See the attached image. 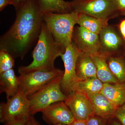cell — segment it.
<instances>
[{
  "label": "cell",
  "mask_w": 125,
  "mask_h": 125,
  "mask_svg": "<svg viewBox=\"0 0 125 125\" xmlns=\"http://www.w3.org/2000/svg\"><path fill=\"white\" fill-rule=\"evenodd\" d=\"M42 118L52 125H71L74 120L73 116L64 102L55 103L42 112Z\"/></svg>",
  "instance_id": "8fae6325"
},
{
  "label": "cell",
  "mask_w": 125,
  "mask_h": 125,
  "mask_svg": "<svg viewBox=\"0 0 125 125\" xmlns=\"http://www.w3.org/2000/svg\"><path fill=\"white\" fill-rule=\"evenodd\" d=\"M66 48L56 42L44 22L42 24L37 42L32 52L33 61L25 66L18 68L20 74L37 70H52L55 69V60L65 51Z\"/></svg>",
  "instance_id": "7a4b0ae2"
},
{
  "label": "cell",
  "mask_w": 125,
  "mask_h": 125,
  "mask_svg": "<svg viewBox=\"0 0 125 125\" xmlns=\"http://www.w3.org/2000/svg\"><path fill=\"white\" fill-rule=\"evenodd\" d=\"M16 12L29 0H11Z\"/></svg>",
  "instance_id": "484cf974"
},
{
  "label": "cell",
  "mask_w": 125,
  "mask_h": 125,
  "mask_svg": "<svg viewBox=\"0 0 125 125\" xmlns=\"http://www.w3.org/2000/svg\"><path fill=\"white\" fill-rule=\"evenodd\" d=\"M119 29L122 36L125 40V19L122 20L120 23Z\"/></svg>",
  "instance_id": "f1b7e54d"
},
{
  "label": "cell",
  "mask_w": 125,
  "mask_h": 125,
  "mask_svg": "<svg viewBox=\"0 0 125 125\" xmlns=\"http://www.w3.org/2000/svg\"><path fill=\"white\" fill-rule=\"evenodd\" d=\"M62 75L55 78L37 92L28 97L30 115H34L37 113L42 112L55 103L64 102L66 96L62 93L60 86Z\"/></svg>",
  "instance_id": "5b68a950"
},
{
  "label": "cell",
  "mask_w": 125,
  "mask_h": 125,
  "mask_svg": "<svg viewBox=\"0 0 125 125\" xmlns=\"http://www.w3.org/2000/svg\"><path fill=\"white\" fill-rule=\"evenodd\" d=\"M81 51L73 42L66 48L64 53L61 56L65 70L60 82L61 89L66 96L75 91L79 80L76 76V61Z\"/></svg>",
  "instance_id": "52a82bcc"
},
{
  "label": "cell",
  "mask_w": 125,
  "mask_h": 125,
  "mask_svg": "<svg viewBox=\"0 0 125 125\" xmlns=\"http://www.w3.org/2000/svg\"><path fill=\"white\" fill-rule=\"evenodd\" d=\"M36 0H29L17 12L14 22L0 38V50L22 60L38 39L43 21Z\"/></svg>",
  "instance_id": "6da1fadb"
},
{
  "label": "cell",
  "mask_w": 125,
  "mask_h": 125,
  "mask_svg": "<svg viewBox=\"0 0 125 125\" xmlns=\"http://www.w3.org/2000/svg\"><path fill=\"white\" fill-rule=\"evenodd\" d=\"M71 125H87L86 121H79L75 120Z\"/></svg>",
  "instance_id": "1f68e13d"
},
{
  "label": "cell",
  "mask_w": 125,
  "mask_h": 125,
  "mask_svg": "<svg viewBox=\"0 0 125 125\" xmlns=\"http://www.w3.org/2000/svg\"><path fill=\"white\" fill-rule=\"evenodd\" d=\"M78 14L77 24L93 33L99 35L103 29L108 25L106 21L85 14Z\"/></svg>",
  "instance_id": "ffe728a7"
},
{
  "label": "cell",
  "mask_w": 125,
  "mask_h": 125,
  "mask_svg": "<svg viewBox=\"0 0 125 125\" xmlns=\"http://www.w3.org/2000/svg\"><path fill=\"white\" fill-rule=\"evenodd\" d=\"M115 118L122 125H125V104L117 108L115 114Z\"/></svg>",
  "instance_id": "cb8c5ba5"
},
{
  "label": "cell",
  "mask_w": 125,
  "mask_h": 125,
  "mask_svg": "<svg viewBox=\"0 0 125 125\" xmlns=\"http://www.w3.org/2000/svg\"><path fill=\"white\" fill-rule=\"evenodd\" d=\"M87 95L91 102L94 114L108 120L115 117L118 108L106 96L101 93Z\"/></svg>",
  "instance_id": "4fadbf2b"
},
{
  "label": "cell",
  "mask_w": 125,
  "mask_h": 125,
  "mask_svg": "<svg viewBox=\"0 0 125 125\" xmlns=\"http://www.w3.org/2000/svg\"><path fill=\"white\" fill-rule=\"evenodd\" d=\"M64 71L55 68L52 70H37L20 75L19 89L27 97L64 74Z\"/></svg>",
  "instance_id": "8992f818"
},
{
  "label": "cell",
  "mask_w": 125,
  "mask_h": 125,
  "mask_svg": "<svg viewBox=\"0 0 125 125\" xmlns=\"http://www.w3.org/2000/svg\"><path fill=\"white\" fill-rule=\"evenodd\" d=\"M101 54L105 57L121 52L123 42L122 38L114 27L108 25L99 34Z\"/></svg>",
  "instance_id": "7c38bea8"
},
{
  "label": "cell",
  "mask_w": 125,
  "mask_h": 125,
  "mask_svg": "<svg viewBox=\"0 0 125 125\" xmlns=\"http://www.w3.org/2000/svg\"><path fill=\"white\" fill-rule=\"evenodd\" d=\"M109 69L119 83L125 82V55L118 52L106 57Z\"/></svg>",
  "instance_id": "ac0fdd59"
},
{
  "label": "cell",
  "mask_w": 125,
  "mask_h": 125,
  "mask_svg": "<svg viewBox=\"0 0 125 125\" xmlns=\"http://www.w3.org/2000/svg\"><path fill=\"white\" fill-rule=\"evenodd\" d=\"M13 5L11 0H0V11H1L9 5Z\"/></svg>",
  "instance_id": "83f0119b"
},
{
  "label": "cell",
  "mask_w": 125,
  "mask_h": 125,
  "mask_svg": "<svg viewBox=\"0 0 125 125\" xmlns=\"http://www.w3.org/2000/svg\"><path fill=\"white\" fill-rule=\"evenodd\" d=\"M28 117H19L7 121L4 123V125H26Z\"/></svg>",
  "instance_id": "d4e9b609"
},
{
  "label": "cell",
  "mask_w": 125,
  "mask_h": 125,
  "mask_svg": "<svg viewBox=\"0 0 125 125\" xmlns=\"http://www.w3.org/2000/svg\"><path fill=\"white\" fill-rule=\"evenodd\" d=\"M121 11V15L125 11V0H115Z\"/></svg>",
  "instance_id": "f546056e"
},
{
  "label": "cell",
  "mask_w": 125,
  "mask_h": 125,
  "mask_svg": "<svg viewBox=\"0 0 125 125\" xmlns=\"http://www.w3.org/2000/svg\"><path fill=\"white\" fill-rule=\"evenodd\" d=\"M72 11L108 21L120 15L121 11L115 0H72Z\"/></svg>",
  "instance_id": "277c9868"
},
{
  "label": "cell",
  "mask_w": 125,
  "mask_h": 125,
  "mask_svg": "<svg viewBox=\"0 0 125 125\" xmlns=\"http://www.w3.org/2000/svg\"><path fill=\"white\" fill-rule=\"evenodd\" d=\"M103 86L104 83L97 78H90L79 81L75 91H78L88 95L101 93Z\"/></svg>",
  "instance_id": "44dd1931"
},
{
  "label": "cell",
  "mask_w": 125,
  "mask_h": 125,
  "mask_svg": "<svg viewBox=\"0 0 125 125\" xmlns=\"http://www.w3.org/2000/svg\"><path fill=\"white\" fill-rule=\"evenodd\" d=\"M30 104L28 97L19 89L15 95L0 104V121L5 123L19 117L30 115Z\"/></svg>",
  "instance_id": "ba28073f"
},
{
  "label": "cell",
  "mask_w": 125,
  "mask_h": 125,
  "mask_svg": "<svg viewBox=\"0 0 125 125\" xmlns=\"http://www.w3.org/2000/svg\"><path fill=\"white\" fill-rule=\"evenodd\" d=\"M115 117L108 120L107 125H122Z\"/></svg>",
  "instance_id": "4dcf8cb0"
},
{
  "label": "cell",
  "mask_w": 125,
  "mask_h": 125,
  "mask_svg": "<svg viewBox=\"0 0 125 125\" xmlns=\"http://www.w3.org/2000/svg\"><path fill=\"white\" fill-rule=\"evenodd\" d=\"M14 58L8 52L0 50V74L13 69L14 66Z\"/></svg>",
  "instance_id": "7402d4cb"
},
{
  "label": "cell",
  "mask_w": 125,
  "mask_h": 125,
  "mask_svg": "<svg viewBox=\"0 0 125 125\" xmlns=\"http://www.w3.org/2000/svg\"><path fill=\"white\" fill-rule=\"evenodd\" d=\"M72 42L81 52L92 56L101 54L98 34L92 33L83 27L79 26L74 28Z\"/></svg>",
  "instance_id": "30bf717a"
},
{
  "label": "cell",
  "mask_w": 125,
  "mask_h": 125,
  "mask_svg": "<svg viewBox=\"0 0 125 125\" xmlns=\"http://www.w3.org/2000/svg\"><path fill=\"white\" fill-rule=\"evenodd\" d=\"M64 102L75 120L86 121L94 114L90 100L85 94L74 91L66 96Z\"/></svg>",
  "instance_id": "9c48e42d"
},
{
  "label": "cell",
  "mask_w": 125,
  "mask_h": 125,
  "mask_svg": "<svg viewBox=\"0 0 125 125\" xmlns=\"http://www.w3.org/2000/svg\"><path fill=\"white\" fill-rule=\"evenodd\" d=\"M40 11L43 13H67L72 12L70 2L64 0H36Z\"/></svg>",
  "instance_id": "e0dca14e"
},
{
  "label": "cell",
  "mask_w": 125,
  "mask_h": 125,
  "mask_svg": "<svg viewBox=\"0 0 125 125\" xmlns=\"http://www.w3.org/2000/svg\"><path fill=\"white\" fill-rule=\"evenodd\" d=\"M78 15L74 11L63 14L46 13L43 14V21L56 42L66 48L72 43Z\"/></svg>",
  "instance_id": "3957f363"
},
{
  "label": "cell",
  "mask_w": 125,
  "mask_h": 125,
  "mask_svg": "<svg viewBox=\"0 0 125 125\" xmlns=\"http://www.w3.org/2000/svg\"><path fill=\"white\" fill-rule=\"evenodd\" d=\"M108 120L93 114L86 121L87 125H107Z\"/></svg>",
  "instance_id": "603a6c76"
},
{
  "label": "cell",
  "mask_w": 125,
  "mask_h": 125,
  "mask_svg": "<svg viewBox=\"0 0 125 125\" xmlns=\"http://www.w3.org/2000/svg\"></svg>",
  "instance_id": "836d02e7"
},
{
  "label": "cell",
  "mask_w": 125,
  "mask_h": 125,
  "mask_svg": "<svg viewBox=\"0 0 125 125\" xmlns=\"http://www.w3.org/2000/svg\"><path fill=\"white\" fill-rule=\"evenodd\" d=\"M76 76L79 80L97 78L96 67L92 55L81 52L76 61Z\"/></svg>",
  "instance_id": "5bb4252c"
},
{
  "label": "cell",
  "mask_w": 125,
  "mask_h": 125,
  "mask_svg": "<svg viewBox=\"0 0 125 125\" xmlns=\"http://www.w3.org/2000/svg\"><path fill=\"white\" fill-rule=\"evenodd\" d=\"M117 108L125 104V82L104 83L101 93Z\"/></svg>",
  "instance_id": "2e32d148"
},
{
  "label": "cell",
  "mask_w": 125,
  "mask_h": 125,
  "mask_svg": "<svg viewBox=\"0 0 125 125\" xmlns=\"http://www.w3.org/2000/svg\"><path fill=\"white\" fill-rule=\"evenodd\" d=\"M121 15H123L125 16V11H124V12H123L121 14Z\"/></svg>",
  "instance_id": "d6a6232c"
},
{
  "label": "cell",
  "mask_w": 125,
  "mask_h": 125,
  "mask_svg": "<svg viewBox=\"0 0 125 125\" xmlns=\"http://www.w3.org/2000/svg\"><path fill=\"white\" fill-rule=\"evenodd\" d=\"M33 116L30 115L28 117L26 125H41L36 118H34Z\"/></svg>",
  "instance_id": "4316f807"
},
{
  "label": "cell",
  "mask_w": 125,
  "mask_h": 125,
  "mask_svg": "<svg viewBox=\"0 0 125 125\" xmlns=\"http://www.w3.org/2000/svg\"><path fill=\"white\" fill-rule=\"evenodd\" d=\"M92 56L96 67L97 78L103 83H119L109 69L106 57L100 54Z\"/></svg>",
  "instance_id": "d6986e66"
},
{
  "label": "cell",
  "mask_w": 125,
  "mask_h": 125,
  "mask_svg": "<svg viewBox=\"0 0 125 125\" xmlns=\"http://www.w3.org/2000/svg\"><path fill=\"white\" fill-rule=\"evenodd\" d=\"M20 83L19 78L13 69L0 74V93H5L7 100L18 93Z\"/></svg>",
  "instance_id": "9a60e30c"
}]
</instances>
